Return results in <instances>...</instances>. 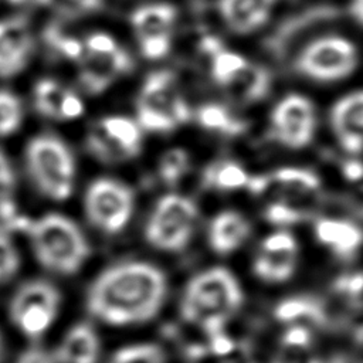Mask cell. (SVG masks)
<instances>
[{
	"label": "cell",
	"instance_id": "6da1fadb",
	"mask_svg": "<svg viewBox=\"0 0 363 363\" xmlns=\"http://www.w3.org/2000/svg\"><path fill=\"white\" fill-rule=\"evenodd\" d=\"M167 292L164 274L149 262H121L104 269L91 282L86 311L112 326H126L152 319Z\"/></svg>",
	"mask_w": 363,
	"mask_h": 363
},
{
	"label": "cell",
	"instance_id": "7a4b0ae2",
	"mask_svg": "<svg viewBox=\"0 0 363 363\" xmlns=\"http://www.w3.org/2000/svg\"><path fill=\"white\" fill-rule=\"evenodd\" d=\"M242 303V291L234 275L221 267L196 275L184 291L182 316L201 326L210 336L223 332L224 322Z\"/></svg>",
	"mask_w": 363,
	"mask_h": 363
},
{
	"label": "cell",
	"instance_id": "3957f363",
	"mask_svg": "<svg viewBox=\"0 0 363 363\" xmlns=\"http://www.w3.org/2000/svg\"><path fill=\"white\" fill-rule=\"evenodd\" d=\"M26 233L34 257L45 269L72 275L89 257V244L81 228L58 213H50L28 223Z\"/></svg>",
	"mask_w": 363,
	"mask_h": 363
},
{
	"label": "cell",
	"instance_id": "277c9868",
	"mask_svg": "<svg viewBox=\"0 0 363 363\" xmlns=\"http://www.w3.org/2000/svg\"><path fill=\"white\" fill-rule=\"evenodd\" d=\"M26 166L37 190L54 201L67 200L75 183V159L55 135L41 133L26 147Z\"/></svg>",
	"mask_w": 363,
	"mask_h": 363
},
{
	"label": "cell",
	"instance_id": "5b68a950",
	"mask_svg": "<svg viewBox=\"0 0 363 363\" xmlns=\"http://www.w3.org/2000/svg\"><path fill=\"white\" fill-rule=\"evenodd\" d=\"M138 125L150 132H170L190 118L174 75L167 69L149 74L136 99Z\"/></svg>",
	"mask_w": 363,
	"mask_h": 363
},
{
	"label": "cell",
	"instance_id": "8992f818",
	"mask_svg": "<svg viewBox=\"0 0 363 363\" xmlns=\"http://www.w3.org/2000/svg\"><path fill=\"white\" fill-rule=\"evenodd\" d=\"M357 65L354 45L337 35L311 40L295 55L294 68L303 77L319 82H332L350 75Z\"/></svg>",
	"mask_w": 363,
	"mask_h": 363
},
{
	"label": "cell",
	"instance_id": "52a82bcc",
	"mask_svg": "<svg viewBox=\"0 0 363 363\" xmlns=\"http://www.w3.org/2000/svg\"><path fill=\"white\" fill-rule=\"evenodd\" d=\"M197 206L184 196L166 194L155 206L145 227L149 244L164 251H182L193 235Z\"/></svg>",
	"mask_w": 363,
	"mask_h": 363
},
{
	"label": "cell",
	"instance_id": "ba28073f",
	"mask_svg": "<svg viewBox=\"0 0 363 363\" xmlns=\"http://www.w3.org/2000/svg\"><path fill=\"white\" fill-rule=\"evenodd\" d=\"M135 208L133 190L115 179L94 180L84 196V210L89 223L104 234L121 233Z\"/></svg>",
	"mask_w": 363,
	"mask_h": 363
},
{
	"label": "cell",
	"instance_id": "9c48e42d",
	"mask_svg": "<svg viewBox=\"0 0 363 363\" xmlns=\"http://www.w3.org/2000/svg\"><path fill=\"white\" fill-rule=\"evenodd\" d=\"M61 302L58 289L41 279L23 284L13 295L10 318L21 333L28 337L43 335L54 322Z\"/></svg>",
	"mask_w": 363,
	"mask_h": 363
},
{
	"label": "cell",
	"instance_id": "30bf717a",
	"mask_svg": "<svg viewBox=\"0 0 363 363\" xmlns=\"http://www.w3.org/2000/svg\"><path fill=\"white\" fill-rule=\"evenodd\" d=\"M86 146L98 160L105 163L132 159L142 149L140 126L126 116H105L88 133Z\"/></svg>",
	"mask_w": 363,
	"mask_h": 363
},
{
	"label": "cell",
	"instance_id": "8fae6325",
	"mask_svg": "<svg viewBox=\"0 0 363 363\" xmlns=\"http://www.w3.org/2000/svg\"><path fill=\"white\" fill-rule=\"evenodd\" d=\"M176 16V9L167 3L145 4L132 11L130 24L145 58L153 61L167 55Z\"/></svg>",
	"mask_w": 363,
	"mask_h": 363
},
{
	"label": "cell",
	"instance_id": "7c38bea8",
	"mask_svg": "<svg viewBox=\"0 0 363 363\" xmlns=\"http://www.w3.org/2000/svg\"><path fill=\"white\" fill-rule=\"evenodd\" d=\"M337 16L339 10L333 6L320 4L305 9L281 21L264 40V48L275 60L282 61L294 51L295 45L305 41L306 35L332 23Z\"/></svg>",
	"mask_w": 363,
	"mask_h": 363
},
{
	"label": "cell",
	"instance_id": "4fadbf2b",
	"mask_svg": "<svg viewBox=\"0 0 363 363\" xmlns=\"http://www.w3.org/2000/svg\"><path fill=\"white\" fill-rule=\"evenodd\" d=\"M274 138L286 147L302 149L311 143L316 129L312 102L302 95H288L271 113Z\"/></svg>",
	"mask_w": 363,
	"mask_h": 363
},
{
	"label": "cell",
	"instance_id": "5bb4252c",
	"mask_svg": "<svg viewBox=\"0 0 363 363\" xmlns=\"http://www.w3.org/2000/svg\"><path fill=\"white\" fill-rule=\"evenodd\" d=\"M133 68L132 57L121 47L108 54H94L84 51L79 60V84L89 94H101L109 88L115 79Z\"/></svg>",
	"mask_w": 363,
	"mask_h": 363
},
{
	"label": "cell",
	"instance_id": "9a60e30c",
	"mask_svg": "<svg viewBox=\"0 0 363 363\" xmlns=\"http://www.w3.org/2000/svg\"><path fill=\"white\" fill-rule=\"evenodd\" d=\"M33 51V34L24 17L0 20V77H14L24 69Z\"/></svg>",
	"mask_w": 363,
	"mask_h": 363
},
{
	"label": "cell",
	"instance_id": "2e32d148",
	"mask_svg": "<svg viewBox=\"0 0 363 363\" xmlns=\"http://www.w3.org/2000/svg\"><path fill=\"white\" fill-rule=\"evenodd\" d=\"M330 123L346 152L352 155L363 152V91L340 98L332 106Z\"/></svg>",
	"mask_w": 363,
	"mask_h": 363
},
{
	"label": "cell",
	"instance_id": "e0dca14e",
	"mask_svg": "<svg viewBox=\"0 0 363 363\" xmlns=\"http://www.w3.org/2000/svg\"><path fill=\"white\" fill-rule=\"evenodd\" d=\"M272 4L274 0H218L217 7L231 31L248 34L268 20Z\"/></svg>",
	"mask_w": 363,
	"mask_h": 363
},
{
	"label": "cell",
	"instance_id": "ac0fdd59",
	"mask_svg": "<svg viewBox=\"0 0 363 363\" xmlns=\"http://www.w3.org/2000/svg\"><path fill=\"white\" fill-rule=\"evenodd\" d=\"M315 234L319 242L343 259H350L363 244L362 228L346 220L322 218L315 225Z\"/></svg>",
	"mask_w": 363,
	"mask_h": 363
},
{
	"label": "cell",
	"instance_id": "d6986e66",
	"mask_svg": "<svg viewBox=\"0 0 363 363\" xmlns=\"http://www.w3.org/2000/svg\"><path fill=\"white\" fill-rule=\"evenodd\" d=\"M57 363H96L99 337L89 323L74 325L54 353Z\"/></svg>",
	"mask_w": 363,
	"mask_h": 363
},
{
	"label": "cell",
	"instance_id": "ffe728a7",
	"mask_svg": "<svg viewBox=\"0 0 363 363\" xmlns=\"http://www.w3.org/2000/svg\"><path fill=\"white\" fill-rule=\"evenodd\" d=\"M250 223L235 211H223L216 216L208 228L210 247L218 254H230L250 235Z\"/></svg>",
	"mask_w": 363,
	"mask_h": 363
},
{
	"label": "cell",
	"instance_id": "44dd1931",
	"mask_svg": "<svg viewBox=\"0 0 363 363\" xmlns=\"http://www.w3.org/2000/svg\"><path fill=\"white\" fill-rule=\"evenodd\" d=\"M235 99L251 104L267 96L271 89V74L261 65L247 62L223 85Z\"/></svg>",
	"mask_w": 363,
	"mask_h": 363
},
{
	"label": "cell",
	"instance_id": "7402d4cb",
	"mask_svg": "<svg viewBox=\"0 0 363 363\" xmlns=\"http://www.w3.org/2000/svg\"><path fill=\"white\" fill-rule=\"evenodd\" d=\"M275 316L281 322H301V319H303L316 326H328L330 322L325 303L316 298L308 296L282 301L275 308Z\"/></svg>",
	"mask_w": 363,
	"mask_h": 363
},
{
	"label": "cell",
	"instance_id": "603a6c76",
	"mask_svg": "<svg viewBox=\"0 0 363 363\" xmlns=\"http://www.w3.org/2000/svg\"><path fill=\"white\" fill-rule=\"evenodd\" d=\"M196 116L201 128L228 136L240 135L247 128V123L242 119L235 118L225 106L220 104H206L200 106Z\"/></svg>",
	"mask_w": 363,
	"mask_h": 363
},
{
	"label": "cell",
	"instance_id": "cb8c5ba5",
	"mask_svg": "<svg viewBox=\"0 0 363 363\" xmlns=\"http://www.w3.org/2000/svg\"><path fill=\"white\" fill-rule=\"evenodd\" d=\"M248 179L247 172L238 163L230 160L213 163L204 172V184L220 190L247 187Z\"/></svg>",
	"mask_w": 363,
	"mask_h": 363
},
{
	"label": "cell",
	"instance_id": "d4e9b609",
	"mask_svg": "<svg viewBox=\"0 0 363 363\" xmlns=\"http://www.w3.org/2000/svg\"><path fill=\"white\" fill-rule=\"evenodd\" d=\"M296 264V254H275V252H259L254 262L255 274L272 282H279L288 279Z\"/></svg>",
	"mask_w": 363,
	"mask_h": 363
},
{
	"label": "cell",
	"instance_id": "484cf974",
	"mask_svg": "<svg viewBox=\"0 0 363 363\" xmlns=\"http://www.w3.org/2000/svg\"><path fill=\"white\" fill-rule=\"evenodd\" d=\"M68 89L55 79H40L34 86V106L47 118H60V109Z\"/></svg>",
	"mask_w": 363,
	"mask_h": 363
},
{
	"label": "cell",
	"instance_id": "4316f807",
	"mask_svg": "<svg viewBox=\"0 0 363 363\" xmlns=\"http://www.w3.org/2000/svg\"><path fill=\"white\" fill-rule=\"evenodd\" d=\"M163 349L153 343L126 346L113 353L108 363H164Z\"/></svg>",
	"mask_w": 363,
	"mask_h": 363
},
{
	"label": "cell",
	"instance_id": "83f0119b",
	"mask_svg": "<svg viewBox=\"0 0 363 363\" xmlns=\"http://www.w3.org/2000/svg\"><path fill=\"white\" fill-rule=\"evenodd\" d=\"M45 43L67 60H81L84 55V44L74 35L64 33L58 26H48L44 31Z\"/></svg>",
	"mask_w": 363,
	"mask_h": 363
},
{
	"label": "cell",
	"instance_id": "f1b7e54d",
	"mask_svg": "<svg viewBox=\"0 0 363 363\" xmlns=\"http://www.w3.org/2000/svg\"><path fill=\"white\" fill-rule=\"evenodd\" d=\"M190 167V157L189 153L182 147L169 149L159 163V173L162 180L169 184L174 186L189 170Z\"/></svg>",
	"mask_w": 363,
	"mask_h": 363
},
{
	"label": "cell",
	"instance_id": "f546056e",
	"mask_svg": "<svg viewBox=\"0 0 363 363\" xmlns=\"http://www.w3.org/2000/svg\"><path fill=\"white\" fill-rule=\"evenodd\" d=\"M23 121L20 99L10 91L0 89V136L14 133Z\"/></svg>",
	"mask_w": 363,
	"mask_h": 363
},
{
	"label": "cell",
	"instance_id": "4dcf8cb0",
	"mask_svg": "<svg viewBox=\"0 0 363 363\" xmlns=\"http://www.w3.org/2000/svg\"><path fill=\"white\" fill-rule=\"evenodd\" d=\"M37 3L64 18H79L98 11L104 0H37Z\"/></svg>",
	"mask_w": 363,
	"mask_h": 363
},
{
	"label": "cell",
	"instance_id": "1f68e13d",
	"mask_svg": "<svg viewBox=\"0 0 363 363\" xmlns=\"http://www.w3.org/2000/svg\"><path fill=\"white\" fill-rule=\"evenodd\" d=\"M248 61L233 51L220 50L211 57V75L218 85H223L234 74H237Z\"/></svg>",
	"mask_w": 363,
	"mask_h": 363
},
{
	"label": "cell",
	"instance_id": "d6a6232c",
	"mask_svg": "<svg viewBox=\"0 0 363 363\" xmlns=\"http://www.w3.org/2000/svg\"><path fill=\"white\" fill-rule=\"evenodd\" d=\"M20 265L18 252L11 240L0 231V282L16 274Z\"/></svg>",
	"mask_w": 363,
	"mask_h": 363
},
{
	"label": "cell",
	"instance_id": "836d02e7",
	"mask_svg": "<svg viewBox=\"0 0 363 363\" xmlns=\"http://www.w3.org/2000/svg\"><path fill=\"white\" fill-rule=\"evenodd\" d=\"M261 251L275 254H296V241L289 233L277 231L262 241Z\"/></svg>",
	"mask_w": 363,
	"mask_h": 363
},
{
	"label": "cell",
	"instance_id": "e575fe53",
	"mask_svg": "<svg viewBox=\"0 0 363 363\" xmlns=\"http://www.w3.org/2000/svg\"><path fill=\"white\" fill-rule=\"evenodd\" d=\"M333 289L339 295L349 298L350 302L359 301L363 295V274H352L337 278L333 285Z\"/></svg>",
	"mask_w": 363,
	"mask_h": 363
},
{
	"label": "cell",
	"instance_id": "d590c367",
	"mask_svg": "<svg viewBox=\"0 0 363 363\" xmlns=\"http://www.w3.org/2000/svg\"><path fill=\"white\" fill-rule=\"evenodd\" d=\"M119 48L121 45H118L115 38L105 33H94L84 43V51L94 54H108Z\"/></svg>",
	"mask_w": 363,
	"mask_h": 363
},
{
	"label": "cell",
	"instance_id": "8d00e7d4",
	"mask_svg": "<svg viewBox=\"0 0 363 363\" xmlns=\"http://www.w3.org/2000/svg\"><path fill=\"white\" fill-rule=\"evenodd\" d=\"M282 343L291 349H303L311 343V332L303 325H295L285 332Z\"/></svg>",
	"mask_w": 363,
	"mask_h": 363
},
{
	"label": "cell",
	"instance_id": "74e56055",
	"mask_svg": "<svg viewBox=\"0 0 363 363\" xmlns=\"http://www.w3.org/2000/svg\"><path fill=\"white\" fill-rule=\"evenodd\" d=\"M84 112V104L78 95L68 91L65 95L61 109H60V118L61 121H71L75 118H79Z\"/></svg>",
	"mask_w": 363,
	"mask_h": 363
},
{
	"label": "cell",
	"instance_id": "f35d334b",
	"mask_svg": "<svg viewBox=\"0 0 363 363\" xmlns=\"http://www.w3.org/2000/svg\"><path fill=\"white\" fill-rule=\"evenodd\" d=\"M14 187V173L9 159L0 150V200L11 196Z\"/></svg>",
	"mask_w": 363,
	"mask_h": 363
},
{
	"label": "cell",
	"instance_id": "ab89813d",
	"mask_svg": "<svg viewBox=\"0 0 363 363\" xmlns=\"http://www.w3.org/2000/svg\"><path fill=\"white\" fill-rule=\"evenodd\" d=\"M16 363H57V360L54 353L40 347H30L17 357Z\"/></svg>",
	"mask_w": 363,
	"mask_h": 363
},
{
	"label": "cell",
	"instance_id": "60d3db41",
	"mask_svg": "<svg viewBox=\"0 0 363 363\" xmlns=\"http://www.w3.org/2000/svg\"><path fill=\"white\" fill-rule=\"evenodd\" d=\"M235 349V342L225 333L220 332L210 336V350L216 356H227Z\"/></svg>",
	"mask_w": 363,
	"mask_h": 363
},
{
	"label": "cell",
	"instance_id": "b9f144b4",
	"mask_svg": "<svg viewBox=\"0 0 363 363\" xmlns=\"http://www.w3.org/2000/svg\"><path fill=\"white\" fill-rule=\"evenodd\" d=\"M342 173L349 182L359 183L363 180V162L360 160H345L342 163Z\"/></svg>",
	"mask_w": 363,
	"mask_h": 363
},
{
	"label": "cell",
	"instance_id": "7bdbcfd3",
	"mask_svg": "<svg viewBox=\"0 0 363 363\" xmlns=\"http://www.w3.org/2000/svg\"><path fill=\"white\" fill-rule=\"evenodd\" d=\"M350 14L354 20L363 26V0H352L350 3Z\"/></svg>",
	"mask_w": 363,
	"mask_h": 363
},
{
	"label": "cell",
	"instance_id": "ee69618b",
	"mask_svg": "<svg viewBox=\"0 0 363 363\" xmlns=\"http://www.w3.org/2000/svg\"><path fill=\"white\" fill-rule=\"evenodd\" d=\"M1 353H3V342H1V336H0V359H1Z\"/></svg>",
	"mask_w": 363,
	"mask_h": 363
},
{
	"label": "cell",
	"instance_id": "f6af8a7d",
	"mask_svg": "<svg viewBox=\"0 0 363 363\" xmlns=\"http://www.w3.org/2000/svg\"><path fill=\"white\" fill-rule=\"evenodd\" d=\"M10 3H21V1H24V0H9Z\"/></svg>",
	"mask_w": 363,
	"mask_h": 363
},
{
	"label": "cell",
	"instance_id": "bcb514c9",
	"mask_svg": "<svg viewBox=\"0 0 363 363\" xmlns=\"http://www.w3.org/2000/svg\"><path fill=\"white\" fill-rule=\"evenodd\" d=\"M274 3H275V0H274Z\"/></svg>",
	"mask_w": 363,
	"mask_h": 363
}]
</instances>
